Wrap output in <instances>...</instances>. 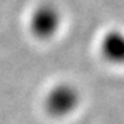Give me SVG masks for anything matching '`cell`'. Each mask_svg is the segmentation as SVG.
Returning <instances> with one entry per match:
<instances>
[{"label": "cell", "instance_id": "2", "mask_svg": "<svg viewBox=\"0 0 124 124\" xmlns=\"http://www.w3.org/2000/svg\"><path fill=\"white\" fill-rule=\"evenodd\" d=\"M60 26V15L52 5H41L31 17V29L34 36L48 38L57 32Z\"/></svg>", "mask_w": 124, "mask_h": 124}, {"label": "cell", "instance_id": "3", "mask_svg": "<svg viewBox=\"0 0 124 124\" xmlns=\"http://www.w3.org/2000/svg\"><path fill=\"white\" fill-rule=\"evenodd\" d=\"M103 57L111 63L124 66V33L117 31L108 32L100 44Z\"/></svg>", "mask_w": 124, "mask_h": 124}, {"label": "cell", "instance_id": "1", "mask_svg": "<svg viewBox=\"0 0 124 124\" xmlns=\"http://www.w3.org/2000/svg\"><path fill=\"white\" fill-rule=\"evenodd\" d=\"M77 103H78V94L74 88L69 85H60L48 94L46 108L52 115L63 116L74 110Z\"/></svg>", "mask_w": 124, "mask_h": 124}]
</instances>
